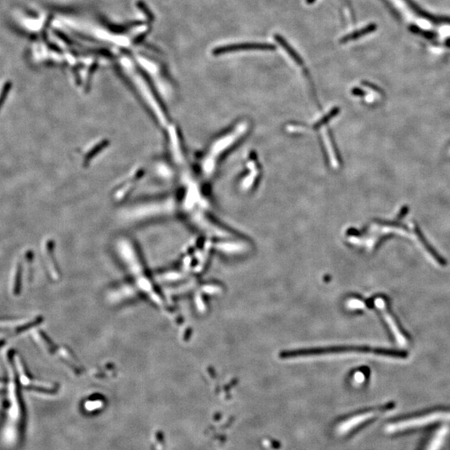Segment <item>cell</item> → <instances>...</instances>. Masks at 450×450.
<instances>
[{"instance_id":"1","label":"cell","mask_w":450,"mask_h":450,"mask_svg":"<svg viewBox=\"0 0 450 450\" xmlns=\"http://www.w3.org/2000/svg\"><path fill=\"white\" fill-rule=\"evenodd\" d=\"M409 26L433 39L450 43V22L428 16L409 0H388Z\"/></svg>"},{"instance_id":"2","label":"cell","mask_w":450,"mask_h":450,"mask_svg":"<svg viewBox=\"0 0 450 450\" xmlns=\"http://www.w3.org/2000/svg\"><path fill=\"white\" fill-rule=\"evenodd\" d=\"M448 422H450V410L436 411L423 415L416 416L412 418L397 421L395 423H389L386 428V430L389 433H399L410 429H419L434 423H445Z\"/></svg>"},{"instance_id":"3","label":"cell","mask_w":450,"mask_h":450,"mask_svg":"<svg viewBox=\"0 0 450 450\" xmlns=\"http://www.w3.org/2000/svg\"><path fill=\"white\" fill-rule=\"evenodd\" d=\"M375 304L378 307V309L380 310L381 313L383 314V316L384 317L386 323L389 325V329L391 330L393 335H394V337L398 341V343H400V344H406L407 338L405 337V333H403L402 330L399 328V324L395 321V319L393 317L391 313H389L388 306L386 304L384 300L378 299V300H375Z\"/></svg>"},{"instance_id":"4","label":"cell","mask_w":450,"mask_h":450,"mask_svg":"<svg viewBox=\"0 0 450 450\" xmlns=\"http://www.w3.org/2000/svg\"><path fill=\"white\" fill-rule=\"evenodd\" d=\"M275 46L268 43H236L230 45L224 46L215 49V54H226L228 52L241 51V50H273Z\"/></svg>"},{"instance_id":"5","label":"cell","mask_w":450,"mask_h":450,"mask_svg":"<svg viewBox=\"0 0 450 450\" xmlns=\"http://www.w3.org/2000/svg\"><path fill=\"white\" fill-rule=\"evenodd\" d=\"M450 431V428L448 424L440 427L427 444L425 450H442L447 441Z\"/></svg>"},{"instance_id":"6","label":"cell","mask_w":450,"mask_h":450,"mask_svg":"<svg viewBox=\"0 0 450 450\" xmlns=\"http://www.w3.org/2000/svg\"><path fill=\"white\" fill-rule=\"evenodd\" d=\"M23 273H24V263L19 261L14 264L12 274H11L10 290L12 295L14 296H19V294L21 292Z\"/></svg>"},{"instance_id":"7","label":"cell","mask_w":450,"mask_h":450,"mask_svg":"<svg viewBox=\"0 0 450 450\" xmlns=\"http://www.w3.org/2000/svg\"><path fill=\"white\" fill-rule=\"evenodd\" d=\"M14 361L17 373L19 375V382L23 385H29L31 381V375L28 370L27 365H25L21 357L17 355L16 354H14Z\"/></svg>"},{"instance_id":"8","label":"cell","mask_w":450,"mask_h":450,"mask_svg":"<svg viewBox=\"0 0 450 450\" xmlns=\"http://www.w3.org/2000/svg\"><path fill=\"white\" fill-rule=\"evenodd\" d=\"M274 38H275L277 42L285 49L287 54H289V55L294 59V61H295V63H297L298 65H303V61H302V59L300 58V55L294 50V48L288 43V42L284 39V38L279 35H274Z\"/></svg>"},{"instance_id":"9","label":"cell","mask_w":450,"mask_h":450,"mask_svg":"<svg viewBox=\"0 0 450 450\" xmlns=\"http://www.w3.org/2000/svg\"><path fill=\"white\" fill-rule=\"evenodd\" d=\"M39 322H40V319L38 318L33 319L31 321L24 322L23 320L15 329H14V335H21L23 333L26 332L31 328L39 324Z\"/></svg>"},{"instance_id":"10","label":"cell","mask_w":450,"mask_h":450,"mask_svg":"<svg viewBox=\"0 0 450 450\" xmlns=\"http://www.w3.org/2000/svg\"><path fill=\"white\" fill-rule=\"evenodd\" d=\"M374 30V27L373 26H368V27L365 28V29H362V30H359V31H356V32L352 33L350 35H346L345 37H343L342 39H341V42L342 43H346L348 41L354 40L357 38L361 37L363 35H366L367 33H370Z\"/></svg>"},{"instance_id":"11","label":"cell","mask_w":450,"mask_h":450,"mask_svg":"<svg viewBox=\"0 0 450 450\" xmlns=\"http://www.w3.org/2000/svg\"><path fill=\"white\" fill-rule=\"evenodd\" d=\"M6 340L4 338H1L0 339V348H2L3 346L5 345Z\"/></svg>"},{"instance_id":"12","label":"cell","mask_w":450,"mask_h":450,"mask_svg":"<svg viewBox=\"0 0 450 450\" xmlns=\"http://www.w3.org/2000/svg\"><path fill=\"white\" fill-rule=\"evenodd\" d=\"M314 1H315V0H306V2H307V3H308V4L314 3Z\"/></svg>"},{"instance_id":"13","label":"cell","mask_w":450,"mask_h":450,"mask_svg":"<svg viewBox=\"0 0 450 450\" xmlns=\"http://www.w3.org/2000/svg\"><path fill=\"white\" fill-rule=\"evenodd\" d=\"M1 388H3V383L0 381V389H1Z\"/></svg>"}]
</instances>
